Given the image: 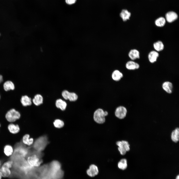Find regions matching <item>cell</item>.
<instances>
[{"label":"cell","instance_id":"2e32d148","mask_svg":"<svg viewBox=\"0 0 179 179\" xmlns=\"http://www.w3.org/2000/svg\"><path fill=\"white\" fill-rule=\"evenodd\" d=\"M159 56V53L157 51H151L148 55V58L149 61L151 63L156 62Z\"/></svg>","mask_w":179,"mask_h":179},{"label":"cell","instance_id":"ba28073f","mask_svg":"<svg viewBox=\"0 0 179 179\" xmlns=\"http://www.w3.org/2000/svg\"><path fill=\"white\" fill-rule=\"evenodd\" d=\"M87 175L90 177H94L99 173V170L97 166L94 164L90 165L86 171Z\"/></svg>","mask_w":179,"mask_h":179},{"label":"cell","instance_id":"e575fe53","mask_svg":"<svg viewBox=\"0 0 179 179\" xmlns=\"http://www.w3.org/2000/svg\"><path fill=\"white\" fill-rule=\"evenodd\" d=\"M0 126H1V124H0Z\"/></svg>","mask_w":179,"mask_h":179},{"label":"cell","instance_id":"484cf974","mask_svg":"<svg viewBox=\"0 0 179 179\" xmlns=\"http://www.w3.org/2000/svg\"><path fill=\"white\" fill-rule=\"evenodd\" d=\"M153 47L156 51H160L163 50L164 46L161 41H158L154 43Z\"/></svg>","mask_w":179,"mask_h":179},{"label":"cell","instance_id":"30bf717a","mask_svg":"<svg viewBox=\"0 0 179 179\" xmlns=\"http://www.w3.org/2000/svg\"><path fill=\"white\" fill-rule=\"evenodd\" d=\"M8 129L9 132L12 134H16L20 131V129L19 125L13 123H10L8 126Z\"/></svg>","mask_w":179,"mask_h":179},{"label":"cell","instance_id":"d590c367","mask_svg":"<svg viewBox=\"0 0 179 179\" xmlns=\"http://www.w3.org/2000/svg\"></svg>","mask_w":179,"mask_h":179},{"label":"cell","instance_id":"d4e9b609","mask_svg":"<svg viewBox=\"0 0 179 179\" xmlns=\"http://www.w3.org/2000/svg\"><path fill=\"white\" fill-rule=\"evenodd\" d=\"M3 86L4 89L6 91L10 90H13L15 88L13 83L10 81H7L5 82Z\"/></svg>","mask_w":179,"mask_h":179},{"label":"cell","instance_id":"83f0119b","mask_svg":"<svg viewBox=\"0 0 179 179\" xmlns=\"http://www.w3.org/2000/svg\"><path fill=\"white\" fill-rule=\"evenodd\" d=\"M53 124L54 126L57 128H60L63 127L64 125V122L60 119H56L54 121Z\"/></svg>","mask_w":179,"mask_h":179},{"label":"cell","instance_id":"52a82bcc","mask_svg":"<svg viewBox=\"0 0 179 179\" xmlns=\"http://www.w3.org/2000/svg\"><path fill=\"white\" fill-rule=\"evenodd\" d=\"M127 112V109L125 107L120 106L116 108L115 112V115L118 118L122 119L125 117Z\"/></svg>","mask_w":179,"mask_h":179},{"label":"cell","instance_id":"e0dca14e","mask_svg":"<svg viewBox=\"0 0 179 179\" xmlns=\"http://www.w3.org/2000/svg\"><path fill=\"white\" fill-rule=\"evenodd\" d=\"M55 105L57 108L60 109L62 111H64L66 109L67 104L65 101L59 99L56 101Z\"/></svg>","mask_w":179,"mask_h":179},{"label":"cell","instance_id":"836d02e7","mask_svg":"<svg viewBox=\"0 0 179 179\" xmlns=\"http://www.w3.org/2000/svg\"><path fill=\"white\" fill-rule=\"evenodd\" d=\"M1 166V160L0 159V167Z\"/></svg>","mask_w":179,"mask_h":179},{"label":"cell","instance_id":"9c48e42d","mask_svg":"<svg viewBox=\"0 0 179 179\" xmlns=\"http://www.w3.org/2000/svg\"><path fill=\"white\" fill-rule=\"evenodd\" d=\"M165 17L166 20L168 22L171 23L177 19L178 15L175 12L173 11H170L166 13Z\"/></svg>","mask_w":179,"mask_h":179},{"label":"cell","instance_id":"ffe728a7","mask_svg":"<svg viewBox=\"0 0 179 179\" xmlns=\"http://www.w3.org/2000/svg\"><path fill=\"white\" fill-rule=\"evenodd\" d=\"M123 74L119 71L117 70H114L112 73V77L115 81H119L123 77Z\"/></svg>","mask_w":179,"mask_h":179},{"label":"cell","instance_id":"5bb4252c","mask_svg":"<svg viewBox=\"0 0 179 179\" xmlns=\"http://www.w3.org/2000/svg\"><path fill=\"white\" fill-rule=\"evenodd\" d=\"M128 56L131 60H134L139 58V53L136 49H131L128 53Z\"/></svg>","mask_w":179,"mask_h":179},{"label":"cell","instance_id":"d6986e66","mask_svg":"<svg viewBox=\"0 0 179 179\" xmlns=\"http://www.w3.org/2000/svg\"><path fill=\"white\" fill-rule=\"evenodd\" d=\"M163 89L167 92L171 93L172 92L173 85L171 82L166 81L164 82L162 85Z\"/></svg>","mask_w":179,"mask_h":179},{"label":"cell","instance_id":"9a60e30c","mask_svg":"<svg viewBox=\"0 0 179 179\" xmlns=\"http://www.w3.org/2000/svg\"><path fill=\"white\" fill-rule=\"evenodd\" d=\"M126 67L128 69L134 70L138 69L139 66L137 63L133 61H130L126 63Z\"/></svg>","mask_w":179,"mask_h":179},{"label":"cell","instance_id":"44dd1931","mask_svg":"<svg viewBox=\"0 0 179 179\" xmlns=\"http://www.w3.org/2000/svg\"><path fill=\"white\" fill-rule=\"evenodd\" d=\"M21 102L22 105L25 106L30 105L32 104L31 98L26 95L22 96Z\"/></svg>","mask_w":179,"mask_h":179},{"label":"cell","instance_id":"6da1fadb","mask_svg":"<svg viewBox=\"0 0 179 179\" xmlns=\"http://www.w3.org/2000/svg\"><path fill=\"white\" fill-rule=\"evenodd\" d=\"M44 155L42 152L34 149L30 151L27 156V161L28 164L33 167H37L42 164L43 160L41 158Z\"/></svg>","mask_w":179,"mask_h":179},{"label":"cell","instance_id":"cb8c5ba5","mask_svg":"<svg viewBox=\"0 0 179 179\" xmlns=\"http://www.w3.org/2000/svg\"><path fill=\"white\" fill-rule=\"evenodd\" d=\"M34 103L36 106H39L43 103V98L40 94H37L36 95L33 99Z\"/></svg>","mask_w":179,"mask_h":179},{"label":"cell","instance_id":"3957f363","mask_svg":"<svg viewBox=\"0 0 179 179\" xmlns=\"http://www.w3.org/2000/svg\"><path fill=\"white\" fill-rule=\"evenodd\" d=\"M108 115V112L106 111H104L101 108L96 110L93 114V119L96 123L101 124L105 121V117Z\"/></svg>","mask_w":179,"mask_h":179},{"label":"cell","instance_id":"d6a6232c","mask_svg":"<svg viewBox=\"0 0 179 179\" xmlns=\"http://www.w3.org/2000/svg\"><path fill=\"white\" fill-rule=\"evenodd\" d=\"M2 177L0 171V179H1Z\"/></svg>","mask_w":179,"mask_h":179},{"label":"cell","instance_id":"f546056e","mask_svg":"<svg viewBox=\"0 0 179 179\" xmlns=\"http://www.w3.org/2000/svg\"><path fill=\"white\" fill-rule=\"evenodd\" d=\"M77 0H65L67 4L69 5H72L75 3Z\"/></svg>","mask_w":179,"mask_h":179},{"label":"cell","instance_id":"4dcf8cb0","mask_svg":"<svg viewBox=\"0 0 179 179\" xmlns=\"http://www.w3.org/2000/svg\"><path fill=\"white\" fill-rule=\"evenodd\" d=\"M3 80L2 77V75H0V83L2 82Z\"/></svg>","mask_w":179,"mask_h":179},{"label":"cell","instance_id":"4fadbf2b","mask_svg":"<svg viewBox=\"0 0 179 179\" xmlns=\"http://www.w3.org/2000/svg\"><path fill=\"white\" fill-rule=\"evenodd\" d=\"M0 171L2 177L3 178L8 177L11 174L10 169L2 165L0 168Z\"/></svg>","mask_w":179,"mask_h":179},{"label":"cell","instance_id":"8fae6325","mask_svg":"<svg viewBox=\"0 0 179 179\" xmlns=\"http://www.w3.org/2000/svg\"><path fill=\"white\" fill-rule=\"evenodd\" d=\"M34 140L33 138L30 137L28 134H26L22 138V143L25 145L31 146L33 145Z\"/></svg>","mask_w":179,"mask_h":179},{"label":"cell","instance_id":"ac0fdd59","mask_svg":"<svg viewBox=\"0 0 179 179\" xmlns=\"http://www.w3.org/2000/svg\"><path fill=\"white\" fill-rule=\"evenodd\" d=\"M120 17L124 21H126L130 19L131 13L126 9H123L120 14Z\"/></svg>","mask_w":179,"mask_h":179},{"label":"cell","instance_id":"8992f818","mask_svg":"<svg viewBox=\"0 0 179 179\" xmlns=\"http://www.w3.org/2000/svg\"><path fill=\"white\" fill-rule=\"evenodd\" d=\"M63 98L66 100L68 99L70 101H75L78 98L77 95L73 92H69L66 90L63 91L62 93Z\"/></svg>","mask_w":179,"mask_h":179},{"label":"cell","instance_id":"7a4b0ae2","mask_svg":"<svg viewBox=\"0 0 179 179\" xmlns=\"http://www.w3.org/2000/svg\"><path fill=\"white\" fill-rule=\"evenodd\" d=\"M49 143L47 135H44L40 136L34 141L32 145L34 150L42 152Z\"/></svg>","mask_w":179,"mask_h":179},{"label":"cell","instance_id":"5b68a950","mask_svg":"<svg viewBox=\"0 0 179 179\" xmlns=\"http://www.w3.org/2000/svg\"><path fill=\"white\" fill-rule=\"evenodd\" d=\"M116 144L118 146V150L122 155H125L127 151L130 150V145L127 141L125 140L118 141L117 142Z\"/></svg>","mask_w":179,"mask_h":179},{"label":"cell","instance_id":"603a6c76","mask_svg":"<svg viewBox=\"0 0 179 179\" xmlns=\"http://www.w3.org/2000/svg\"><path fill=\"white\" fill-rule=\"evenodd\" d=\"M119 168L122 170H125L127 168L128 164L127 160L125 158L120 160L118 164Z\"/></svg>","mask_w":179,"mask_h":179},{"label":"cell","instance_id":"277c9868","mask_svg":"<svg viewBox=\"0 0 179 179\" xmlns=\"http://www.w3.org/2000/svg\"><path fill=\"white\" fill-rule=\"evenodd\" d=\"M20 116V113L14 109L9 110L5 115L6 119L10 123H13L19 119Z\"/></svg>","mask_w":179,"mask_h":179},{"label":"cell","instance_id":"f1b7e54d","mask_svg":"<svg viewBox=\"0 0 179 179\" xmlns=\"http://www.w3.org/2000/svg\"><path fill=\"white\" fill-rule=\"evenodd\" d=\"M13 163V161L10 160L4 162L2 165L10 169L12 167Z\"/></svg>","mask_w":179,"mask_h":179},{"label":"cell","instance_id":"7c38bea8","mask_svg":"<svg viewBox=\"0 0 179 179\" xmlns=\"http://www.w3.org/2000/svg\"><path fill=\"white\" fill-rule=\"evenodd\" d=\"M14 150L11 145L7 144L5 145L3 148V152L4 154L7 157H10L13 155Z\"/></svg>","mask_w":179,"mask_h":179},{"label":"cell","instance_id":"7402d4cb","mask_svg":"<svg viewBox=\"0 0 179 179\" xmlns=\"http://www.w3.org/2000/svg\"><path fill=\"white\" fill-rule=\"evenodd\" d=\"M172 140L175 142H177L179 139V129L177 128L172 132L171 135Z\"/></svg>","mask_w":179,"mask_h":179},{"label":"cell","instance_id":"1f68e13d","mask_svg":"<svg viewBox=\"0 0 179 179\" xmlns=\"http://www.w3.org/2000/svg\"><path fill=\"white\" fill-rule=\"evenodd\" d=\"M175 179H179V174L176 176Z\"/></svg>","mask_w":179,"mask_h":179},{"label":"cell","instance_id":"4316f807","mask_svg":"<svg viewBox=\"0 0 179 179\" xmlns=\"http://www.w3.org/2000/svg\"><path fill=\"white\" fill-rule=\"evenodd\" d=\"M166 23V19L163 17H160L157 19L155 21L156 25L158 27L163 26Z\"/></svg>","mask_w":179,"mask_h":179}]
</instances>
